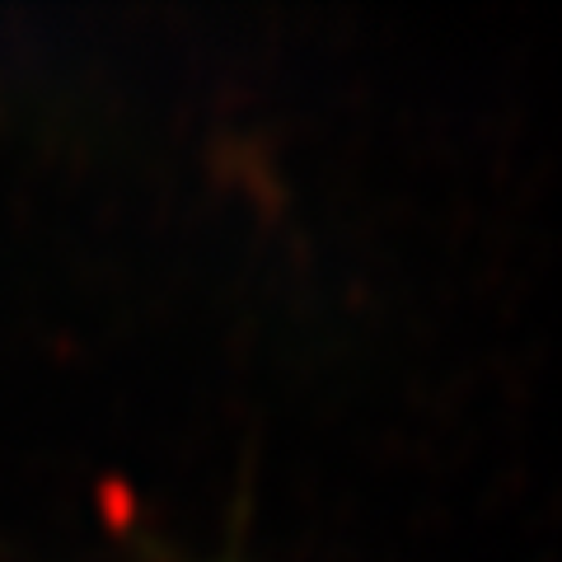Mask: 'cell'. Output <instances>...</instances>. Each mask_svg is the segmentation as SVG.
<instances>
[]
</instances>
